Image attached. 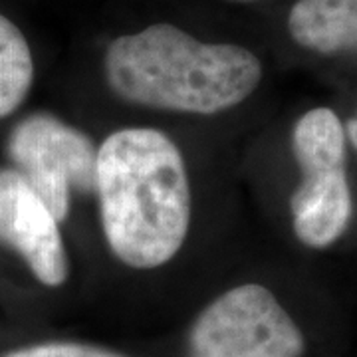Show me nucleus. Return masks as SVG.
Returning a JSON list of instances; mask_svg holds the SVG:
<instances>
[{"mask_svg": "<svg viewBox=\"0 0 357 357\" xmlns=\"http://www.w3.org/2000/svg\"><path fill=\"white\" fill-rule=\"evenodd\" d=\"M93 191L107 246L126 266L159 268L183 248L191 185L183 155L163 131L128 128L105 137Z\"/></svg>", "mask_w": 357, "mask_h": 357, "instance_id": "obj_1", "label": "nucleus"}, {"mask_svg": "<svg viewBox=\"0 0 357 357\" xmlns=\"http://www.w3.org/2000/svg\"><path fill=\"white\" fill-rule=\"evenodd\" d=\"M105 77L129 103L213 115L243 103L258 88L262 66L243 46L208 44L177 26L153 24L109 44Z\"/></svg>", "mask_w": 357, "mask_h": 357, "instance_id": "obj_2", "label": "nucleus"}, {"mask_svg": "<svg viewBox=\"0 0 357 357\" xmlns=\"http://www.w3.org/2000/svg\"><path fill=\"white\" fill-rule=\"evenodd\" d=\"M302 183L290 199L292 227L310 248H326L347 229L354 199L345 175V129L330 107L302 115L292 131Z\"/></svg>", "mask_w": 357, "mask_h": 357, "instance_id": "obj_3", "label": "nucleus"}, {"mask_svg": "<svg viewBox=\"0 0 357 357\" xmlns=\"http://www.w3.org/2000/svg\"><path fill=\"white\" fill-rule=\"evenodd\" d=\"M306 340L276 296L243 284L215 298L192 321L187 357H302Z\"/></svg>", "mask_w": 357, "mask_h": 357, "instance_id": "obj_4", "label": "nucleus"}, {"mask_svg": "<svg viewBox=\"0 0 357 357\" xmlns=\"http://www.w3.org/2000/svg\"><path fill=\"white\" fill-rule=\"evenodd\" d=\"M8 155L58 222L70 217L72 191L91 192L98 149L84 131L50 114H32L8 135Z\"/></svg>", "mask_w": 357, "mask_h": 357, "instance_id": "obj_5", "label": "nucleus"}, {"mask_svg": "<svg viewBox=\"0 0 357 357\" xmlns=\"http://www.w3.org/2000/svg\"><path fill=\"white\" fill-rule=\"evenodd\" d=\"M0 243L24 258L40 284L60 288L68 280L60 222L14 169H0Z\"/></svg>", "mask_w": 357, "mask_h": 357, "instance_id": "obj_6", "label": "nucleus"}, {"mask_svg": "<svg viewBox=\"0 0 357 357\" xmlns=\"http://www.w3.org/2000/svg\"><path fill=\"white\" fill-rule=\"evenodd\" d=\"M288 30L307 50L357 52V0H298L288 16Z\"/></svg>", "mask_w": 357, "mask_h": 357, "instance_id": "obj_7", "label": "nucleus"}, {"mask_svg": "<svg viewBox=\"0 0 357 357\" xmlns=\"http://www.w3.org/2000/svg\"><path fill=\"white\" fill-rule=\"evenodd\" d=\"M34 82V60L20 28L0 14V119L24 103Z\"/></svg>", "mask_w": 357, "mask_h": 357, "instance_id": "obj_8", "label": "nucleus"}, {"mask_svg": "<svg viewBox=\"0 0 357 357\" xmlns=\"http://www.w3.org/2000/svg\"><path fill=\"white\" fill-rule=\"evenodd\" d=\"M2 357H126L117 351L100 345L79 344V342H44L14 349Z\"/></svg>", "mask_w": 357, "mask_h": 357, "instance_id": "obj_9", "label": "nucleus"}, {"mask_svg": "<svg viewBox=\"0 0 357 357\" xmlns=\"http://www.w3.org/2000/svg\"><path fill=\"white\" fill-rule=\"evenodd\" d=\"M345 129V135L349 137V141H351V145L356 147V151H357V117H351L347 123L344 126Z\"/></svg>", "mask_w": 357, "mask_h": 357, "instance_id": "obj_10", "label": "nucleus"}]
</instances>
